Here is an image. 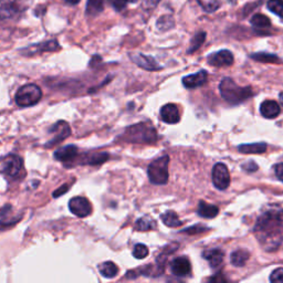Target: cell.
I'll return each instance as SVG.
<instances>
[{"label": "cell", "instance_id": "1", "mask_svg": "<svg viewBox=\"0 0 283 283\" xmlns=\"http://www.w3.org/2000/svg\"><path fill=\"white\" fill-rule=\"evenodd\" d=\"M255 236L266 251H275L283 242V209L271 206L258 218Z\"/></svg>", "mask_w": 283, "mask_h": 283}, {"label": "cell", "instance_id": "28", "mask_svg": "<svg viewBox=\"0 0 283 283\" xmlns=\"http://www.w3.org/2000/svg\"><path fill=\"white\" fill-rule=\"evenodd\" d=\"M251 23H253V26H255L257 29H266L271 26L270 19L262 14H257L251 18Z\"/></svg>", "mask_w": 283, "mask_h": 283}, {"label": "cell", "instance_id": "5", "mask_svg": "<svg viewBox=\"0 0 283 283\" xmlns=\"http://www.w3.org/2000/svg\"><path fill=\"white\" fill-rule=\"evenodd\" d=\"M168 164L169 157L163 156L159 160H155L148 166V177L152 184L164 185L168 180Z\"/></svg>", "mask_w": 283, "mask_h": 283}, {"label": "cell", "instance_id": "16", "mask_svg": "<svg viewBox=\"0 0 283 283\" xmlns=\"http://www.w3.org/2000/svg\"><path fill=\"white\" fill-rule=\"evenodd\" d=\"M79 155V149L75 145H67L55 150L54 159L59 162H72Z\"/></svg>", "mask_w": 283, "mask_h": 283}, {"label": "cell", "instance_id": "38", "mask_svg": "<svg viewBox=\"0 0 283 283\" xmlns=\"http://www.w3.org/2000/svg\"><path fill=\"white\" fill-rule=\"evenodd\" d=\"M274 173L276 175V177L279 178V180H281L283 183V163L274 165Z\"/></svg>", "mask_w": 283, "mask_h": 283}, {"label": "cell", "instance_id": "34", "mask_svg": "<svg viewBox=\"0 0 283 283\" xmlns=\"http://www.w3.org/2000/svg\"><path fill=\"white\" fill-rule=\"evenodd\" d=\"M270 281L272 283H283V268L275 269L270 275Z\"/></svg>", "mask_w": 283, "mask_h": 283}, {"label": "cell", "instance_id": "37", "mask_svg": "<svg viewBox=\"0 0 283 283\" xmlns=\"http://www.w3.org/2000/svg\"><path fill=\"white\" fill-rule=\"evenodd\" d=\"M69 190H70V186H69V185H64V186H61V187H59L58 190H56V191L52 194V196H53L54 198H58V197L62 196V195H64V194L68 193V191H69Z\"/></svg>", "mask_w": 283, "mask_h": 283}, {"label": "cell", "instance_id": "27", "mask_svg": "<svg viewBox=\"0 0 283 283\" xmlns=\"http://www.w3.org/2000/svg\"><path fill=\"white\" fill-rule=\"evenodd\" d=\"M104 9V0H87L86 14L97 16Z\"/></svg>", "mask_w": 283, "mask_h": 283}, {"label": "cell", "instance_id": "4", "mask_svg": "<svg viewBox=\"0 0 283 283\" xmlns=\"http://www.w3.org/2000/svg\"><path fill=\"white\" fill-rule=\"evenodd\" d=\"M42 98V91L38 85L30 83L21 86L16 93V103L20 108L36 105Z\"/></svg>", "mask_w": 283, "mask_h": 283}, {"label": "cell", "instance_id": "2", "mask_svg": "<svg viewBox=\"0 0 283 283\" xmlns=\"http://www.w3.org/2000/svg\"><path fill=\"white\" fill-rule=\"evenodd\" d=\"M222 97L230 104H240L254 96L251 87L239 86L234 80L225 78L219 85Z\"/></svg>", "mask_w": 283, "mask_h": 283}, {"label": "cell", "instance_id": "24", "mask_svg": "<svg viewBox=\"0 0 283 283\" xmlns=\"http://www.w3.org/2000/svg\"><path fill=\"white\" fill-rule=\"evenodd\" d=\"M249 259V253L246 250L239 249L231 254L230 261L235 267H243Z\"/></svg>", "mask_w": 283, "mask_h": 283}, {"label": "cell", "instance_id": "11", "mask_svg": "<svg viewBox=\"0 0 283 283\" xmlns=\"http://www.w3.org/2000/svg\"><path fill=\"white\" fill-rule=\"evenodd\" d=\"M61 47L56 40H49L46 42L39 43V45H34L29 48H24L21 50V53L24 55H35L41 52H53L58 51Z\"/></svg>", "mask_w": 283, "mask_h": 283}, {"label": "cell", "instance_id": "12", "mask_svg": "<svg viewBox=\"0 0 283 283\" xmlns=\"http://www.w3.org/2000/svg\"><path fill=\"white\" fill-rule=\"evenodd\" d=\"M208 62L209 65L217 68L229 67L234 64V55H232L229 50H222V51L209 55Z\"/></svg>", "mask_w": 283, "mask_h": 283}, {"label": "cell", "instance_id": "36", "mask_svg": "<svg viewBox=\"0 0 283 283\" xmlns=\"http://www.w3.org/2000/svg\"><path fill=\"white\" fill-rule=\"evenodd\" d=\"M207 228L206 227H203V226H195V227H192V228H187L184 230V232H187V234H191V235H194V234H198V232H203V231H206Z\"/></svg>", "mask_w": 283, "mask_h": 283}, {"label": "cell", "instance_id": "20", "mask_svg": "<svg viewBox=\"0 0 283 283\" xmlns=\"http://www.w3.org/2000/svg\"><path fill=\"white\" fill-rule=\"evenodd\" d=\"M203 257L204 259L209 262V265L212 269H216L223 263L224 253L220 249H209L204 251Z\"/></svg>", "mask_w": 283, "mask_h": 283}, {"label": "cell", "instance_id": "17", "mask_svg": "<svg viewBox=\"0 0 283 283\" xmlns=\"http://www.w3.org/2000/svg\"><path fill=\"white\" fill-rule=\"evenodd\" d=\"M110 155L108 153H86L83 155L82 159H80L78 164L80 165H91V166H97L101 165L109 160Z\"/></svg>", "mask_w": 283, "mask_h": 283}, {"label": "cell", "instance_id": "15", "mask_svg": "<svg viewBox=\"0 0 283 283\" xmlns=\"http://www.w3.org/2000/svg\"><path fill=\"white\" fill-rule=\"evenodd\" d=\"M162 119L167 124H176L180 121L179 110L175 104H166L161 109Z\"/></svg>", "mask_w": 283, "mask_h": 283}, {"label": "cell", "instance_id": "6", "mask_svg": "<svg viewBox=\"0 0 283 283\" xmlns=\"http://www.w3.org/2000/svg\"><path fill=\"white\" fill-rule=\"evenodd\" d=\"M23 171V161L18 155L10 154L6 156L0 164V174L8 179H17Z\"/></svg>", "mask_w": 283, "mask_h": 283}, {"label": "cell", "instance_id": "21", "mask_svg": "<svg viewBox=\"0 0 283 283\" xmlns=\"http://www.w3.org/2000/svg\"><path fill=\"white\" fill-rule=\"evenodd\" d=\"M219 212V208L215 205L207 204L205 201H199L198 215L203 218H215Z\"/></svg>", "mask_w": 283, "mask_h": 283}, {"label": "cell", "instance_id": "8", "mask_svg": "<svg viewBox=\"0 0 283 283\" xmlns=\"http://www.w3.org/2000/svg\"><path fill=\"white\" fill-rule=\"evenodd\" d=\"M212 183L219 191L227 190L230 185V174L227 166L223 163H218L212 169Z\"/></svg>", "mask_w": 283, "mask_h": 283}, {"label": "cell", "instance_id": "13", "mask_svg": "<svg viewBox=\"0 0 283 283\" xmlns=\"http://www.w3.org/2000/svg\"><path fill=\"white\" fill-rule=\"evenodd\" d=\"M131 59L138 67L145 69V70L148 71H156L162 69V67L157 64V61L154 58H152V56L144 55L142 53H135L131 54Z\"/></svg>", "mask_w": 283, "mask_h": 283}, {"label": "cell", "instance_id": "31", "mask_svg": "<svg viewBox=\"0 0 283 283\" xmlns=\"http://www.w3.org/2000/svg\"><path fill=\"white\" fill-rule=\"evenodd\" d=\"M206 12H215L220 8L219 0H197Z\"/></svg>", "mask_w": 283, "mask_h": 283}, {"label": "cell", "instance_id": "18", "mask_svg": "<svg viewBox=\"0 0 283 283\" xmlns=\"http://www.w3.org/2000/svg\"><path fill=\"white\" fill-rule=\"evenodd\" d=\"M191 263L187 258H177L172 263V272L177 276H186L191 273Z\"/></svg>", "mask_w": 283, "mask_h": 283}, {"label": "cell", "instance_id": "39", "mask_svg": "<svg viewBox=\"0 0 283 283\" xmlns=\"http://www.w3.org/2000/svg\"><path fill=\"white\" fill-rule=\"evenodd\" d=\"M242 168H243V169H246V171H248V172H256L257 169H258V165L256 164L255 162L250 161V162L247 163V164L242 165Z\"/></svg>", "mask_w": 283, "mask_h": 283}, {"label": "cell", "instance_id": "41", "mask_svg": "<svg viewBox=\"0 0 283 283\" xmlns=\"http://www.w3.org/2000/svg\"><path fill=\"white\" fill-rule=\"evenodd\" d=\"M280 101H281V103L283 105V92L280 94Z\"/></svg>", "mask_w": 283, "mask_h": 283}, {"label": "cell", "instance_id": "19", "mask_svg": "<svg viewBox=\"0 0 283 283\" xmlns=\"http://www.w3.org/2000/svg\"><path fill=\"white\" fill-rule=\"evenodd\" d=\"M280 105L272 100L265 101L260 106L261 115H263L266 118H275L280 114Z\"/></svg>", "mask_w": 283, "mask_h": 283}, {"label": "cell", "instance_id": "29", "mask_svg": "<svg viewBox=\"0 0 283 283\" xmlns=\"http://www.w3.org/2000/svg\"><path fill=\"white\" fill-rule=\"evenodd\" d=\"M251 58L256 61L259 62H265V64H279L280 59L276 56L275 54H270V53H266V52H259V53H255L251 55Z\"/></svg>", "mask_w": 283, "mask_h": 283}, {"label": "cell", "instance_id": "23", "mask_svg": "<svg viewBox=\"0 0 283 283\" xmlns=\"http://www.w3.org/2000/svg\"><path fill=\"white\" fill-rule=\"evenodd\" d=\"M99 271L104 276V278L112 279L117 275L118 268L114 262L106 261V262L101 263V265L99 266Z\"/></svg>", "mask_w": 283, "mask_h": 283}, {"label": "cell", "instance_id": "25", "mask_svg": "<svg viewBox=\"0 0 283 283\" xmlns=\"http://www.w3.org/2000/svg\"><path fill=\"white\" fill-rule=\"evenodd\" d=\"M134 228H135V230H138V231L153 230L156 228V223L149 216H144L137 220Z\"/></svg>", "mask_w": 283, "mask_h": 283}, {"label": "cell", "instance_id": "3", "mask_svg": "<svg viewBox=\"0 0 283 283\" xmlns=\"http://www.w3.org/2000/svg\"><path fill=\"white\" fill-rule=\"evenodd\" d=\"M121 138L129 143H155L157 132L150 124L138 123L125 130Z\"/></svg>", "mask_w": 283, "mask_h": 283}, {"label": "cell", "instance_id": "30", "mask_svg": "<svg viewBox=\"0 0 283 283\" xmlns=\"http://www.w3.org/2000/svg\"><path fill=\"white\" fill-rule=\"evenodd\" d=\"M205 39H206V34L203 33V31L195 35L193 40L191 41V47H190V49H188L187 53H193L196 51V50H198L201 47V45L204 43Z\"/></svg>", "mask_w": 283, "mask_h": 283}, {"label": "cell", "instance_id": "7", "mask_svg": "<svg viewBox=\"0 0 283 283\" xmlns=\"http://www.w3.org/2000/svg\"><path fill=\"white\" fill-rule=\"evenodd\" d=\"M49 134L51 138L46 144V147H52L71 135V128L66 121H59L50 128Z\"/></svg>", "mask_w": 283, "mask_h": 283}, {"label": "cell", "instance_id": "9", "mask_svg": "<svg viewBox=\"0 0 283 283\" xmlns=\"http://www.w3.org/2000/svg\"><path fill=\"white\" fill-rule=\"evenodd\" d=\"M69 209L77 217L84 218L92 213V205L85 197L78 196L69 201Z\"/></svg>", "mask_w": 283, "mask_h": 283}, {"label": "cell", "instance_id": "33", "mask_svg": "<svg viewBox=\"0 0 283 283\" xmlns=\"http://www.w3.org/2000/svg\"><path fill=\"white\" fill-rule=\"evenodd\" d=\"M133 256L136 259H144L148 256V248L143 243H138L133 249Z\"/></svg>", "mask_w": 283, "mask_h": 283}, {"label": "cell", "instance_id": "10", "mask_svg": "<svg viewBox=\"0 0 283 283\" xmlns=\"http://www.w3.org/2000/svg\"><path fill=\"white\" fill-rule=\"evenodd\" d=\"M22 10L18 0H0V21L17 17Z\"/></svg>", "mask_w": 283, "mask_h": 283}, {"label": "cell", "instance_id": "40", "mask_svg": "<svg viewBox=\"0 0 283 283\" xmlns=\"http://www.w3.org/2000/svg\"><path fill=\"white\" fill-rule=\"evenodd\" d=\"M65 2L67 3V4H69V5H78L81 0H65Z\"/></svg>", "mask_w": 283, "mask_h": 283}, {"label": "cell", "instance_id": "14", "mask_svg": "<svg viewBox=\"0 0 283 283\" xmlns=\"http://www.w3.org/2000/svg\"><path fill=\"white\" fill-rule=\"evenodd\" d=\"M207 77H208L207 72L205 70H201L197 73L185 77L183 79V84L187 89H196V87L204 85L207 82Z\"/></svg>", "mask_w": 283, "mask_h": 283}, {"label": "cell", "instance_id": "22", "mask_svg": "<svg viewBox=\"0 0 283 283\" xmlns=\"http://www.w3.org/2000/svg\"><path fill=\"white\" fill-rule=\"evenodd\" d=\"M239 152L243 154H261L267 150V144L256 143V144H243L238 147Z\"/></svg>", "mask_w": 283, "mask_h": 283}, {"label": "cell", "instance_id": "32", "mask_svg": "<svg viewBox=\"0 0 283 283\" xmlns=\"http://www.w3.org/2000/svg\"><path fill=\"white\" fill-rule=\"evenodd\" d=\"M268 9L274 15L283 18V0H269Z\"/></svg>", "mask_w": 283, "mask_h": 283}, {"label": "cell", "instance_id": "35", "mask_svg": "<svg viewBox=\"0 0 283 283\" xmlns=\"http://www.w3.org/2000/svg\"><path fill=\"white\" fill-rule=\"evenodd\" d=\"M111 6L114 8L116 11H121L125 7H127L129 0H109Z\"/></svg>", "mask_w": 283, "mask_h": 283}, {"label": "cell", "instance_id": "26", "mask_svg": "<svg viewBox=\"0 0 283 283\" xmlns=\"http://www.w3.org/2000/svg\"><path fill=\"white\" fill-rule=\"evenodd\" d=\"M161 219L167 227H171V228L179 227V226H181V224H183V222L178 218L177 213L174 211H167L166 213H164V215L161 216Z\"/></svg>", "mask_w": 283, "mask_h": 283}]
</instances>
